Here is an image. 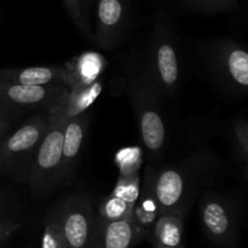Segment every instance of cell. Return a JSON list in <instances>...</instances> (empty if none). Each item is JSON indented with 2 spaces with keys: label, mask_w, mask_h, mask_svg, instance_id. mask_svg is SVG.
I'll return each mask as SVG.
<instances>
[{
  "label": "cell",
  "mask_w": 248,
  "mask_h": 248,
  "mask_svg": "<svg viewBox=\"0 0 248 248\" xmlns=\"http://www.w3.org/2000/svg\"><path fill=\"white\" fill-rule=\"evenodd\" d=\"M67 248H90L96 225V211L87 196L78 194L56 207Z\"/></svg>",
  "instance_id": "cell-8"
},
{
  "label": "cell",
  "mask_w": 248,
  "mask_h": 248,
  "mask_svg": "<svg viewBox=\"0 0 248 248\" xmlns=\"http://www.w3.org/2000/svg\"><path fill=\"white\" fill-rule=\"evenodd\" d=\"M144 235L132 217L104 222L96 218L93 239L90 248H132Z\"/></svg>",
  "instance_id": "cell-11"
},
{
  "label": "cell",
  "mask_w": 248,
  "mask_h": 248,
  "mask_svg": "<svg viewBox=\"0 0 248 248\" xmlns=\"http://www.w3.org/2000/svg\"><path fill=\"white\" fill-rule=\"evenodd\" d=\"M41 248H67L56 208L46 218L41 236Z\"/></svg>",
  "instance_id": "cell-17"
},
{
  "label": "cell",
  "mask_w": 248,
  "mask_h": 248,
  "mask_svg": "<svg viewBox=\"0 0 248 248\" xmlns=\"http://www.w3.org/2000/svg\"><path fill=\"white\" fill-rule=\"evenodd\" d=\"M0 80L26 86H65L69 89L72 75L65 67L1 68Z\"/></svg>",
  "instance_id": "cell-12"
},
{
  "label": "cell",
  "mask_w": 248,
  "mask_h": 248,
  "mask_svg": "<svg viewBox=\"0 0 248 248\" xmlns=\"http://www.w3.org/2000/svg\"><path fill=\"white\" fill-rule=\"evenodd\" d=\"M50 125L39 144L28 176V183L34 194H45L58 186L64 124L67 116L57 109L48 111Z\"/></svg>",
  "instance_id": "cell-5"
},
{
  "label": "cell",
  "mask_w": 248,
  "mask_h": 248,
  "mask_svg": "<svg viewBox=\"0 0 248 248\" xmlns=\"http://www.w3.org/2000/svg\"><path fill=\"white\" fill-rule=\"evenodd\" d=\"M154 245V248H181L182 245L179 247H166V246H161V245H157V244H153Z\"/></svg>",
  "instance_id": "cell-24"
},
{
  "label": "cell",
  "mask_w": 248,
  "mask_h": 248,
  "mask_svg": "<svg viewBox=\"0 0 248 248\" xmlns=\"http://www.w3.org/2000/svg\"><path fill=\"white\" fill-rule=\"evenodd\" d=\"M237 0H189V4L196 11L203 14H218L232 9Z\"/></svg>",
  "instance_id": "cell-19"
},
{
  "label": "cell",
  "mask_w": 248,
  "mask_h": 248,
  "mask_svg": "<svg viewBox=\"0 0 248 248\" xmlns=\"http://www.w3.org/2000/svg\"><path fill=\"white\" fill-rule=\"evenodd\" d=\"M133 206H135L133 203L124 200L120 196L111 194L101 202L96 213V218L99 220H104V222H110V220L132 217Z\"/></svg>",
  "instance_id": "cell-15"
},
{
  "label": "cell",
  "mask_w": 248,
  "mask_h": 248,
  "mask_svg": "<svg viewBox=\"0 0 248 248\" xmlns=\"http://www.w3.org/2000/svg\"><path fill=\"white\" fill-rule=\"evenodd\" d=\"M48 111L31 115L11 135L0 140V174L17 183L28 181L34 156L50 125Z\"/></svg>",
  "instance_id": "cell-3"
},
{
  "label": "cell",
  "mask_w": 248,
  "mask_h": 248,
  "mask_svg": "<svg viewBox=\"0 0 248 248\" xmlns=\"http://www.w3.org/2000/svg\"><path fill=\"white\" fill-rule=\"evenodd\" d=\"M21 228L22 223L15 222V220L7 218L1 211V208H0V244L6 242Z\"/></svg>",
  "instance_id": "cell-20"
},
{
  "label": "cell",
  "mask_w": 248,
  "mask_h": 248,
  "mask_svg": "<svg viewBox=\"0 0 248 248\" xmlns=\"http://www.w3.org/2000/svg\"><path fill=\"white\" fill-rule=\"evenodd\" d=\"M200 219L206 236L222 248H234L239 237V216L234 203L218 193H206L200 202Z\"/></svg>",
  "instance_id": "cell-7"
},
{
  "label": "cell",
  "mask_w": 248,
  "mask_h": 248,
  "mask_svg": "<svg viewBox=\"0 0 248 248\" xmlns=\"http://www.w3.org/2000/svg\"><path fill=\"white\" fill-rule=\"evenodd\" d=\"M126 91L132 106L140 140L149 160H157L166 147V127L160 108L159 93L144 70L128 77Z\"/></svg>",
  "instance_id": "cell-2"
},
{
  "label": "cell",
  "mask_w": 248,
  "mask_h": 248,
  "mask_svg": "<svg viewBox=\"0 0 248 248\" xmlns=\"http://www.w3.org/2000/svg\"><path fill=\"white\" fill-rule=\"evenodd\" d=\"M89 126L87 111H81L67 119L64 124V137L62 147V165H61L58 186L67 184L74 174L81 155L85 137Z\"/></svg>",
  "instance_id": "cell-10"
},
{
  "label": "cell",
  "mask_w": 248,
  "mask_h": 248,
  "mask_svg": "<svg viewBox=\"0 0 248 248\" xmlns=\"http://www.w3.org/2000/svg\"><path fill=\"white\" fill-rule=\"evenodd\" d=\"M211 164L212 159L208 154H195L155 171L154 191L161 212L186 215Z\"/></svg>",
  "instance_id": "cell-1"
},
{
  "label": "cell",
  "mask_w": 248,
  "mask_h": 248,
  "mask_svg": "<svg viewBox=\"0 0 248 248\" xmlns=\"http://www.w3.org/2000/svg\"><path fill=\"white\" fill-rule=\"evenodd\" d=\"M27 110L28 109L22 108V107H17L14 106V104L0 102V120L14 121L15 119L23 115Z\"/></svg>",
  "instance_id": "cell-21"
},
{
  "label": "cell",
  "mask_w": 248,
  "mask_h": 248,
  "mask_svg": "<svg viewBox=\"0 0 248 248\" xmlns=\"http://www.w3.org/2000/svg\"><path fill=\"white\" fill-rule=\"evenodd\" d=\"M181 248H184V247H183V246H182V247H181Z\"/></svg>",
  "instance_id": "cell-25"
},
{
  "label": "cell",
  "mask_w": 248,
  "mask_h": 248,
  "mask_svg": "<svg viewBox=\"0 0 248 248\" xmlns=\"http://www.w3.org/2000/svg\"><path fill=\"white\" fill-rule=\"evenodd\" d=\"M218 81L232 93L245 96L248 87V53L240 43L229 39L216 41L207 56Z\"/></svg>",
  "instance_id": "cell-6"
},
{
  "label": "cell",
  "mask_w": 248,
  "mask_h": 248,
  "mask_svg": "<svg viewBox=\"0 0 248 248\" xmlns=\"http://www.w3.org/2000/svg\"><path fill=\"white\" fill-rule=\"evenodd\" d=\"M96 17L93 40L103 50L116 47L127 31V0H96Z\"/></svg>",
  "instance_id": "cell-9"
},
{
  "label": "cell",
  "mask_w": 248,
  "mask_h": 248,
  "mask_svg": "<svg viewBox=\"0 0 248 248\" xmlns=\"http://www.w3.org/2000/svg\"><path fill=\"white\" fill-rule=\"evenodd\" d=\"M91 2L92 0H81L82 10H84V16L87 21H89V11H90V7H91Z\"/></svg>",
  "instance_id": "cell-23"
},
{
  "label": "cell",
  "mask_w": 248,
  "mask_h": 248,
  "mask_svg": "<svg viewBox=\"0 0 248 248\" xmlns=\"http://www.w3.org/2000/svg\"><path fill=\"white\" fill-rule=\"evenodd\" d=\"M62 1L68 15L74 22L75 26L78 27V29L81 31L82 35L85 38L93 40V34H92L91 27H90V22L84 16L81 0H62Z\"/></svg>",
  "instance_id": "cell-18"
},
{
  "label": "cell",
  "mask_w": 248,
  "mask_h": 248,
  "mask_svg": "<svg viewBox=\"0 0 248 248\" xmlns=\"http://www.w3.org/2000/svg\"><path fill=\"white\" fill-rule=\"evenodd\" d=\"M232 138H234L235 153L237 155L244 181L247 179L248 165V124L245 119H235L232 124Z\"/></svg>",
  "instance_id": "cell-16"
},
{
  "label": "cell",
  "mask_w": 248,
  "mask_h": 248,
  "mask_svg": "<svg viewBox=\"0 0 248 248\" xmlns=\"http://www.w3.org/2000/svg\"><path fill=\"white\" fill-rule=\"evenodd\" d=\"M155 170L148 166L145 169L142 188L138 193L137 200L132 210V219L143 232L144 237L152 235L153 227L161 213L154 191Z\"/></svg>",
  "instance_id": "cell-13"
},
{
  "label": "cell",
  "mask_w": 248,
  "mask_h": 248,
  "mask_svg": "<svg viewBox=\"0 0 248 248\" xmlns=\"http://www.w3.org/2000/svg\"><path fill=\"white\" fill-rule=\"evenodd\" d=\"M12 126V121L10 120H0V140L9 133L10 128Z\"/></svg>",
  "instance_id": "cell-22"
},
{
  "label": "cell",
  "mask_w": 248,
  "mask_h": 248,
  "mask_svg": "<svg viewBox=\"0 0 248 248\" xmlns=\"http://www.w3.org/2000/svg\"><path fill=\"white\" fill-rule=\"evenodd\" d=\"M143 70L159 96L177 93L181 79L178 51L172 26L164 15H159L154 23Z\"/></svg>",
  "instance_id": "cell-4"
},
{
  "label": "cell",
  "mask_w": 248,
  "mask_h": 248,
  "mask_svg": "<svg viewBox=\"0 0 248 248\" xmlns=\"http://www.w3.org/2000/svg\"><path fill=\"white\" fill-rule=\"evenodd\" d=\"M186 215L178 212H161L152 230L153 244L166 247L182 245Z\"/></svg>",
  "instance_id": "cell-14"
}]
</instances>
